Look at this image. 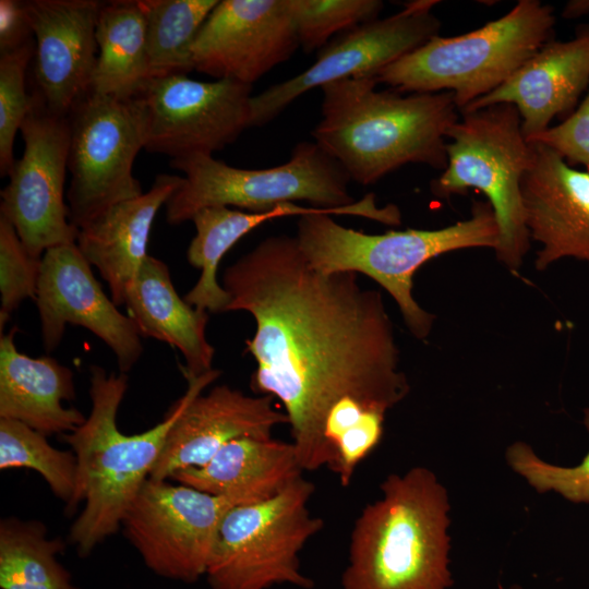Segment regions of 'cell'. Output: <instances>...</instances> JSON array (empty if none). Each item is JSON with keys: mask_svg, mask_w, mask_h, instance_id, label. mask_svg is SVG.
Segmentation results:
<instances>
[{"mask_svg": "<svg viewBox=\"0 0 589 589\" xmlns=\"http://www.w3.org/2000/svg\"><path fill=\"white\" fill-rule=\"evenodd\" d=\"M60 538H49L38 520L7 517L0 521L1 589H76L58 561Z\"/></svg>", "mask_w": 589, "mask_h": 589, "instance_id": "26", "label": "cell"}, {"mask_svg": "<svg viewBox=\"0 0 589 589\" xmlns=\"http://www.w3.org/2000/svg\"><path fill=\"white\" fill-rule=\"evenodd\" d=\"M76 242L48 249L41 257L36 291L44 348L55 350L65 325L82 326L115 353L120 373L129 372L143 352L141 334L95 278Z\"/></svg>", "mask_w": 589, "mask_h": 589, "instance_id": "15", "label": "cell"}, {"mask_svg": "<svg viewBox=\"0 0 589 589\" xmlns=\"http://www.w3.org/2000/svg\"><path fill=\"white\" fill-rule=\"evenodd\" d=\"M41 259L33 256L11 221L0 214V330L27 298H36Z\"/></svg>", "mask_w": 589, "mask_h": 589, "instance_id": "32", "label": "cell"}, {"mask_svg": "<svg viewBox=\"0 0 589 589\" xmlns=\"http://www.w3.org/2000/svg\"><path fill=\"white\" fill-rule=\"evenodd\" d=\"M184 173L166 203V220L179 225L192 220L202 208L236 206L263 213L285 203L306 201L316 207L336 208L354 203L349 176L315 142H301L290 159L266 169H243L194 154L170 159Z\"/></svg>", "mask_w": 589, "mask_h": 589, "instance_id": "8", "label": "cell"}, {"mask_svg": "<svg viewBox=\"0 0 589 589\" xmlns=\"http://www.w3.org/2000/svg\"><path fill=\"white\" fill-rule=\"evenodd\" d=\"M182 177L158 175L147 192L119 202L79 229L76 244L110 288L111 300L125 296L148 256L147 243L157 212L178 189Z\"/></svg>", "mask_w": 589, "mask_h": 589, "instance_id": "21", "label": "cell"}, {"mask_svg": "<svg viewBox=\"0 0 589 589\" xmlns=\"http://www.w3.org/2000/svg\"><path fill=\"white\" fill-rule=\"evenodd\" d=\"M438 1L414 0L402 10L360 24L322 48L316 61L300 74L251 98L250 128L271 122L306 92L344 79L375 77L388 64L438 35L431 12Z\"/></svg>", "mask_w": 589, "mask_h": 589, "instance_id": "13", "label": "cell"}, {"mask_svg": "<svg viewBox=\"0 0 589 589\" xmlns=\"http://www.w3.org/2000/svg\"><path fill=\"white\" fill-rule=\"evenodd\" d=\"M96 41L98 55L89 92L122 99L136 97L149 80L143 1H103Z\"/></svg>", "mask_w": 589, "mask_h": 589, "instance_id": "25", "label": "cell"}, {"mask_svg": "<svg viewBox=\"0 0 589 589\" xmlns=\"http://www.w3.org/2000/svg\"><path fill=\"white\" fill-rule=\"evenodd\" d=\"M151 79L188 74L191 46L218 0H142Z\"/></svg>", "mask_w": 589, "mask_h": 589, "instance_id": "27", "label": "cell"}, {"mask_svg": "<svg viewBox=\"0 0 589 589\" xmlns=\"http://www.w3.org/2000/svg\"><path fill=\"white\" fill-rule=\"evenodd\" d=\"M141 336L165 341L182 353V373L201 375L211 370L215 354L206 338L208 313L177 293L168 266L148 255L129 289L124 304Z\"/></svg>", "mask_w": 589, "mask_h": 589, "instance_id": "24", "label": "cell"}, {"mask_svg": "<svg viewBox=\"0 0 589 589\" xmlns=\"http://www.w3.org/2000/svg\"><path fill=\"white\" fill-rule=\"evenodd\" d=\"M554 9L520 0L480 28L431 38L376 74L397 92H452L459 112L506 82L553 36Z\"/></svg>", "mask_w": 589, "mask_h": 589, "instance_id": "6", "label": "cell"}, {"mask_svg": "<svg viewBox=\"0 0 589 589\" xmlns=\"http://www.w3.org/2000/svg\"><path fill=\"white\" fill-rule=\"evenodd\" d=\"M350 534L342 589H450V505L436 474L417 466L392 473Z\"/></svg>", "mask_w": 589, "mask_h": 589, "instance_id": "4", "label": "cell"}, {"mask_svg": "<svg viewBox=\"0 0 589 589\" xmlns=\"http://www.w3.org/2000/svg\"><path fill=\"white\" fill-rule=\"evenodd\" d=\"M101 3L97 0L24 1L35 38L32 92L58 115L68 116L91 89Z\"/></svg>", "mask_w": 589, "mask_h": 589, "instance_id": "17", "label": "cell"}, {"mask_svg": "<svg viewBox=\"0 0 589 589\" xmlns=\"http://www.w3.org/2000/svg\"><path fill=\"white\" fill-rule=\"evenodd\" d=\"M296 238L315 269L353 272L375 280L393 297L410 333L424 340L435 316L412 297L416 272L448 252L471 248L495 250L500 231L489 202L474 201L470 218L441 229L368 235L339 225L330 215L309 214L299 217Z\"/></svg>", "mask_w": 589, "mask_h": 589, "instance_id": "5", "label": "cell"}, {"mask_svg": "<svg viewBox=\"0 0 589 589\" xmlns=\"http://www.w3.org/2000/svg\"><path fill=\"white\" fill-rule=\"evenodd\" d=\"M35 55V38L23 47L0 55V175L9 177L14 164V139L31 106L26 71Z\"/></svg>", "mask_w": 589, "mask_h": 589, "instance_id": "30", "label": "cell"}, {"mask_svg": "<svg viewBox=\"0 0 589 589\" xmlns=\"http://www.w3.org/2000/svg\"><path fill=\"white\" fill-rule=\"evenodd\" d=\"M252 96V85L235 80L151 79L137 95L146 112L145 149L171 159L213 155L250 128Z\"/></svg>", "mask_w": 589, "mask_h": 589, "instance_id": "14", "label": "cell"}, {"mask_svg": "<svg viewBox=\"0 0 589 589\" xmlns=\"http://www.w3.org/2000/svg\"><path fill=\"white\" fill-rule=\"evenodd\" d=\"M223 284L226 312L254 317L251 387L285 407L303 471L329 468L347 433L409 394L383 297L357 273H322L296 237L273 236L228 266Z\"/></svg>", "mask_w": 589, "mask_h": 589, "instance_id": "1", "label": "cell"}, {"mask_svg": "<svg viewBox=\"0 0 589 589\" xmlns=\"http://www.w3.org/2000/svg\"><path fill=\"white\" fill-rule=\"evenodd\" d=\"M13 468L38 472L68 513L80 504L75 454L51 446L47 435L20 421L0 418V469Z\"/></svg>", "mask_w": 589, "mask_h": 589, "instance_id": "28", "label": "cell"}, {"mask_svg": "<svg viewBox=\"0 0 589 589\" xmlns=\"http://www.w3.org/2000/svg\"><path fill=\"white\" fill-rule=\"evenodd\" d=\"M509 589H524L521 586L515 584V585H512Z\"/></svg>", "mask_w": 589, "mask_h": 589, "instance_id": "36", "label": "cell"}, {"mask_svg": "<svg viewBox=\"0 0 589 589\" xmlns=\"http://www.w3.org/2000/svg\"><path fill=\"white\" fill-rule=\"evenodd\" d=\"M231 507L223 497L148 478L121 528L149 569L190 584L206 575L219 525Z\"/></svg>", "mask_w": 589, "mask_h": 589, "instance_id": "12", "label": "cell"}, {"mask_svg": "<svg viewBox=\"0 0 589 589\" xmlns=\"http://www.w3.org/2000/svg\"><path fill=\"white\" fill-rule=\"evenodd\" d=\"M67 192L70 223L77 229L112 205L144 192L133 164L145 148L147 121L140 97L88 92L69 112Z\"/></svg>", "mask_w": 589, "mask_h": 589, "instance_id": "10", "label": "cell"}, {"mask_svg": "<svg viewBox=\"0 0 589 589\" xmlns=\"http://www.w3.org/2000/svg\"><path fill=\"white\" fill-rule=\"evenodd\" d=\"M299 46L305 52L324 48L336 33L377 19L380 0H287Z\"/></svg>", "mask_w": 589, "mask_h": 589, "instance_id": "29", "label": "cell"}, {"mask_svg": "<svg viewBox=\"0 0 589 589\" xmlns=\"http://www.w3.org/2000/svg\"><path fill=\"white\" fill-rule=\"evenodd\" d=\"M314 490L301 476L267 501L231 507L221 519L207 566L211 588H313L314 581L301 572L299 554L324 526L309 509Z\"/></svg>", "mask_w": 589, "mask_h": 589, "instance_id": "9", "label": "cell"}, {"mask_svg": "<svg viewBox=\"0 0 589 589\" xmlns=\"http://www.w3.org/2000/svg\"><path fill=\"white\" fill-rule=\"evenodd\" d=\"M34 40L24 1L0 0V55Z\"/></svg>", "mask_w": 589, "mask_h": 589, "instance_id": "34", "label": "cell"}, {"mask_svg": "<svg viewBox=\"0 0 589 589\" xmlns=\"http://www.w3.org/2000/svg\"><path fill=\"white\" fill-rule=\"evenodd\" d=\"M182 373L185 393L163 421L136 434L122 433L117 414L128 390L125 373L91 366V412L83 424L62 435L79 466V500L84 507L70 528L69 539L82 557L121 528L122 518L157 462L169 430L193 397L219 375Z\"/></svg>", "mask_w": 589, "mask_h": 589, "instance_id": "3", "label": "cell"}, {"mask_svg": "<svg viewBox=\"0 0 589 589\" xmlns=\"http://www.w3.org/2000/svg\"><path fill=\"white\" fill-rule=\"evenodd\" d=\"M21 125L25 148L1 190L0 214L15 228L27 251L41 259L53 247L75 243L64 183L70 147L69 116L51 111L35 94Z\"/></svg>", "mask_w": 589, "mask_h": 589, "instance_id": "11", "label": "cell"}, {"mask_svg": "<svg viewBox=\"0 0 589 589\" xmlns=\"http://www.w3.org/2000/svg\"><path fill=\"white\" fill-rule=\"evenodd\" d=\"M587 14H589V0L568 1L562 11V16L565 19H576Z\"/></svg>", "mask_w": 589, "mask_h": 589, "instance_id": "35", "label": "cell"}, {"mask_svg": "<svg viewBox=\"0 0 589 589\" xmlns=\"http://www.w3.org/2000/svg\"><path fill=\"white\" fill-rule=\"evenodd\" d=\"M299 47L287 0H221L192 46L194 70L252 85Z\"/></svg>", "mask_w": 589, "mask_h": 589, "instance_id": "16", "label": "cell"}, {"mask_svg": "<svg viewBox=\"0 0 589 589\" xmlns=\"http://www.w3.org/2000/svg\"><path fill=\"white\" fill-rule=\"evenodd\" d=\"M16 327L0 337V418L20 421L45 434H65L86 417L63 401L75 399L73 372L56 359L17 350Z\"/></svg>", "mask_w": 589, "mask_h": 589, "instance_id": "23", "label": "cell"}, {"mask_svg": "<svg viewBox=\"0 0 589 589\" xmlns=\"http://www.w3.org/2000/svg\"><path fill=\"white\" fill-rule=\"evenodd\" d=\"M589 85V26L566 41L551 39L501 86L465 107L461 112L495 104L514 105L527 141L568 113Z\"/></svg>", "mask_w": 589, "mask_h": 589, "instance_id": "20", "label": "cell"}, {"mask_svg": "<svg viewBox=\"0 0 589 589\" xmlns=\"http://www.w3.org/2000/svg\"><path fill=\"white\" fill-rule=\"evenodd\" d=\"M376 77L344 79L321 87V120L314 142L368 185L406 164L447 166L448 130L459 120L452 92L376 91Z\"/></svg>", "mask_w": 589, "mask_h": 589, "instance_id": "2", "label": "cell"}, {"mask_svg": "<svg viewBox=\"0 0 589 589\" xmlns=\"http://www.w3.org/2000/svg\"><path fill=\"white\" fill-rule=\"evenodd\" d=\"M528 142L543 144L569 165L580 164L589 172V91L580 106L563 122L550 127Z\"/></svg>", "mask_w": 589, "mask_h": 589, "instance_id": "33", "label": "cell"}, {"mask_svg": "<svg viewBox=\"0 0 589 589\" xmlns=\"http://www.w3.org/2000/svg\"><path fill=\"white\" fill-rule=\"evenodd\" d=\"M302 473L292 442L244 436L227 443L206 465L179 470L171 479L240 506L274 497Z\"/></svg>", "mask_w": 589, "mask_h": 589, "instance_id": "22", "label": "cell"}, {"mask_svg": "<svg viewBox=\"0 0 589 589\" xmlns=\"http://www.w3.org/2000/svg\"><path fill=\"white\" fill-rule=\"evenodd\" d=\"M532 144L536 159L522 178L521 195L529 237L541 244L536 269L566 257L589 266V172L573 168L552 148Z\"/></svg>", "mask_w": 589, "mask_h": 589, "instance_id": "19", "label": "cell"}, {"mask_svg": "<svg viewBox=\"0 0 589 589\" xmlns=\"http://www.w3.org/2000/svg\"><path fill=\"white\" fill-rule=\"evenodd\" d=\"M447 166L432 181L433 194L448 199L481 191L492 206L500 239L496 259L516 273L530 248L525 220L521 181L533 166L534 145L527 141L517 108L495 104L461 112L447 132Z\"/></svg>", "mask_w": 589, "mask_h": 589, "instance_id": "7", "label": "cell"}, {"mask_svg": "<svg viewBox=\"0 0 589 589\" xmlns=\"http://www.w3.org/2000/svg\"><path fill=\"white\" fill-rule=\"evenodd\" d=\"M273 400L272 396H249L228 385L196 395L169 430L149 479L167 480L179 470L202 467L235 438L272 437L276 425L289 423Z\"/></svg>", "mask_w": 589, "mask_h": 589, "instance_id": "18", "label": "cell"}, {"mask_svg": "<svg viewBox=\"0 0 589 589\" xmlns=\"http://www.w3.org/2000/svg\"><path fill=\"white\" fill-rule=\"evenodd\" d=\"M589 432V408L584 409ZM508 466L538 492L553 491L576 504H589V452L573 467L553 465L539 458L526 442H514L505 453Z\"/></svg>", "mask_w": 589, "mask_h": 589, "instance_id": "31", "label": "cell"}]
</instances>
